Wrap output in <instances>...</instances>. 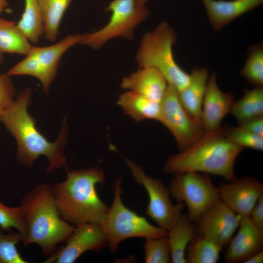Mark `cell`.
<instances>
[{"label":"cell","mask_w":263,"mask_h":263,"mask_svg":"<svg viewBox=\"0 0 263 263\" xmlns=\"http://www.w3.org/2000/svg\"><path fill=\"white\" fill-rule=\"evenodd\" d=\"M176 40L174 30L168 22H162L143 35L135 59L140 68L150 67L158 70L168 83L179 92L188 83L189 74L179 66L174 58L172 48Z\"/></svg>","instance_id":"obj_5"},{"label":"cell","mask_w":263,"mask_h":263,"mask_svg":"<svg viewBox=\"0 0 263 263\" xmlns=\"http://www.w3.org/2000/svg\"><path fill=\"white\" fill-rule=\"evenodd\" d=\"M126 161L136 183L142 185L148 194L149 203L146 214L159 227L169 231L181 217L185 204L177 202L174 205L170 198L169 188L161 180L147 175L132 161L127 158Z\"/></svg>","instance_id":"obj_10"},{"label":"cell","mask_w":263,"mask_h":263,"mask_svg":"<svg viewBox=\"0 0 263 263\" xmlns=\"http://www.w3.org/2000/svg\"><path fill=\"white\" fill-rule=\"evenodd\" d=\"M241 75L255 87L263 86V47L257 44L251 46L248 52L247 58L240 70Z\"/></svg>","instance_id":"obj_27"},{"label":"cell","mask_w":263,"mask_h":263,"mask_svg":"<svg viewBox=\"0 0 263 263\" xmlns=\"http://www.w3.org/2000/svg\"><path fill=\"white\" fill-rule=\"evenodd\" d=\"M229 113L235 118L238 124L263 116V88L245 90L243 97L233 102Z\"/></svg>","instance_id":"obj_24"},{"label":"cell","mask_w":263,"mask_h":263,"mask_svg":"<svg viewBox=\"0 0 263 263\" xmlns=\"http://www.w3.org/2000/svg\"><path fill=\"white\" fill-rule=\"evenodd\" d=\"M10 77L6 73L0 74V121L16 97V89Z\"/></svg>","instance_id":"obj_32"},{"label":"cell","mask_w":263,"mask_h":263,"mask_svg":"<svg viewBox=\"0 0 263 263\" xmlns=\"http://www.w3.org/2000/svg\"><path fill=\"white\" fill-rule=\"evenodd\" d=\"M187 249V263H216L222 251L213 242L197 234Z\"/></svg>","instance_id":"obj_26"},{"label":"cell","mask_w":263,"mask_h":263,"mask_svg":"<svg viewBox=\"0 0 263 263\" xmlns=\"http://www.w3.org/2000/svg\"><path fill=\"white\" fill-rule=\"evenodd\" d=\"M121 178H117L113 183V203L101 224L111 252H115L119 244L127 239L158 238L168 235V231L153 225L145 217L138 215L125 206L121 199Z\"/></svg>","instance_id":"obj_6"},{"label":"cell","mask_w":263,"mask_h":263,"mask_svg":"<svg viewBox=\"0 0 263 263\" xmlns=\"http://www.w3.org/2000/svg\"><path fill=\"white\" fill-rule=\"evenodd\" d=\"M3 61V54L0 51V63H2Z\"/></svg>","instance_id":"obj_38"},{"label":"cell","mask_w":263,"mask_h":263,"mask_svg":"<svg viewBox=\"0 0 263 263\" xmlns=\"http://www.w3.org/2000/svg\"><path fill=\"white\" fill-rule=\"evenodd\" d=\"M239 125L254 134L263 137V116L247 120Z\"/></svg>","instance_id":"obj_33"},{"label":"cell","mask_w":263,"mask_h":263,"mask_svg":"<svg viewBox=\"0 0 263 263\" xmlns=\"http://www.w3.org/2000/svg\"><path fill=\"white\" fill-rule=\"evenodd\" d=\"M226 138L233 143L244 148L263 150V137L254 134L242 126L224 127Z\"/></svg>","instance_id":"obj_30"},{"label":"cell","mask_w":263,"mask_h":263,"mask_svg":"<svg viewBox=\"0 0 263 263\" xmlns=\"http://www.w3.org/2000/svg\"><path fill=\"white\" fill-rule=\"evenodd\" d=\"M146 263H169L170 251L167 236L146 239L144 244Z\"/></svg>","instance_id":"obj_29"},{"label":"cell","mask_w":263,"mask_h":263,"mask_svg":"<svg viewBox=\"0 0 263 263\" xmlns=\"http://www.w3.org/2000/svg\"><path fill=\"white\" fill-rule=\"evenodd\" d=\"M229 183L221 184L219 198L241 218L249 217L260 196L263 185L256 178L244 176Z\"/></svg>","instance_id":"obj_14"},{"label":"cell","mask_w":263,"mask_h":263,"mask_svg":"<svg viewBox=\"0 0 263 263\" xmlns=\"http://www.w3.org/2000/svg\"><path fill=\"white\" fill-rule=\"evenodd\" d=\"M234 102L233 94L220 90L216 74L212 73L208 79L200 114L205 131H214L222 126V121L230 113Z\"/></svg>","instance_id":"obj_15"},{"label":"cell","mask_w":263,"mask_h":263,"mask_svg":"<svg viewBox=\"0 0 263 263\" xmlns=\"http://www.w3.org/2000/svg\"><path fill=\"white\" fill-rule=\"evenodd\" d=\"M239 227L238 232L226 246V263H244L263 250V230L256 226L249 217L242 218Z\"/></svg>","instance_id":"obj_16"},{"label":"cell","mask_w":263,"mask_h":263,"mask_svg":"<svg viewBox=\"0 0 263 263\" xmlns=\"http://www.w3.org/2000/svg\"><path fill=\"white\" fill-rule=\"evenodd\" d=\"M32 90L23 89L12 105L4 113L0 121L15 138L17 150L16 158L21 165L31 167L40 156L47 159V173L61 169L66 164L64 150L68 127L63 121L59 133L53 142H50L37 128L36 121L28 112L31 103Z\"/></svg>","instance_id":"obj_1"},{"label":"cell","mask_w":263,"mask_h":263,"mask_svg":"<svg viewBox=\"0 0 263 263\" xmlns=\"http://www.w3.org/2000/svg\"><path fill=\"white\" fill-rule=\"evenodd\" d=\"M226 137L224 127L206 131L190 147L167 160L168 173L203 172L221 176L228 181L237 178L234 170L236 158L244 149Z\"/></svg>","instance_id":"obj_4"},{"label":"cell","mask_w":263,"mask_h":263,"mask_svg":"<svg viewBox=\"0 0 263 263\" xmlns=\"http://www.w3.org/2000/svg\"><path fill=\"white\" fill-rule=\"evenodd\" d=\"M0 227L4 230L14 229L18 231L21 234L23 241L26 230L20 205L11 207L0 201Z\"/></svg>","instance_id":"obj_31"},{"label":"cell","mask_w":263,"mask_h":263,"mask_svg":"<svg viewBox=\"0 0 263 263\" xmlns=\"http://www.w3.org/2000/svg\"><path fill=\"white\" fill-rule=\"evenodd\" d=\"M196 235L195 223L192 222L187 214L182 215L174 226L168 231L171 263H187L185 251Z\"/></svg>","instance_id":"obj_21"},{"label":"cell","mask_w":263,"mask_h":263,"mask_svg":"<svg viewBox=\"0 0 263 263\" xmlns=\"http://www.w3.org/2000/svg\"><path fill=\"white\" fill-rule=\"evenodd\" d=\"M249 218L256 226L263 230V194L259 198L251 212Z\"/></svg>","instance_id":"obj_34"},{"label":"cell","mask_w":263,"mask_h":263,"mask_svg":"<svg viewBox=\"0 0 263 263\" xmlns=\"http://www.w3.org/2000/svg\"><path fill=\"white\" fill-rule=\"evenodd\" d=\"M66 244L47 257L44 263H73L88 251H98L108 245L102 226L85 223L75 226Z\"/></svg>","instance_id":"obj_13"},{"label":"cell","mask_w":263,"mask_h":263,"mask_svg":"<svg viewBox=\"0 0 263 263\" xmlns=\"http://www.w3.org/2000/svg\"><path fill=\"white\" fill-rule=\"evenodd\" d=\"M241 219L219 198L207 209L196 223V234L210 240L222 250L233 237Z\"/></svg>","instance_id":"obj_12"},{"label":"cell","mask_w":263,"mask_h":263,"mask_svg":"<svg viewBox=\"0 0 263 263\" xmlns=\"http://www.w3.org/2000/svg\"><path fill=\"white\" fill-rule=\"evenodd\" d=\"M19 205L26 230L23 245H38L47 258L58 244L66 242L75 229V225L61 217L49 184L35 187L23 197Z\"/></svg>","instance_id":"obj_3"},{"label":"cell","mask_w":263,"mask_h":263,"mask_svg":"<svg viewBox=\"0 0 263 263\" xmlns=\"http://www.w3.org/2000/svg\"><path fill=\"white\" fill-rule=\"evenodd\" d=\"M104 181V171L97 167L67 171L65 180L52 186L61 217L75 226L85 223L101 225L109 207L99 197L95 186Z\"/></svg>","instance_id":"obj_2"},{"label":"cell","mask_w":263,"mask_h":263,"mask_svg":"<svg viewBox=\"0 0 263 263\" xmlns=\"http://www.w3.org/2000/svg\"><path fill=\"white\" fill-rule=\"evenodd\" d=\"M13 230H4L0 227V263H28L17 247L22 242L23 237L19 232Z\"/></svg>","instance_id":"obj_28"},{"label":"cell","mask_w":263,"mask_h":263,"mask_svg":"<svg viewBox=\"0 0 263 263\" xmlns=\"http://www.w3.org/2000/svg\"><path fill=\"white\" fill-rule=\"evenodd\" d=\"M263 263V250H262L258 253L255 254L244 262V263Z\"/></svg>","instance_id":"obj_35"},{"label":"cell","mask_w":263,"mask_h":263,"mask_svg":"<svg viewBox=\"0 0 263 263\" xmlns=\"http://www.w3.org/2000/svg\"><path fill=\"white\" fill-rule=\"evenodd\" d=\"M169 188L174 200L187 207V215L195 224L207 209L219 198V188L207 174L197 172L174 174Z\"/></svg>","instance_id":"obj_9"},{"label":"cell","mask_w":263,"mask_h":263,"mask_svg":"<svg viewBox=\"0 0 263 263\" xmlns=\"http://www.w3.org/2000/svg\"><path fill=\"white\" fill-rule=\"evenodd\" d=\"M208 77L209 72L207 68L193 69L189 74L188 85L178 91L179 99L183 107L192 116L200 119Z\"/></svg>","instance_id":"obj_19"},{"label":"cell","mask_w":263,"mask_h":263,"mask_svg":"<svg viewBox=\"0 0 263 263\" xmlns=\"http://www.w3.org/2000/svg\"><path fill=\"white\" fill-rule=\"evenodd\" d=\"M72 0H38L45 38L55 41L64 13Z\"/></svg>","instance_id":"obj_22"},{"label":"cell","mask_w":263,"mask_h":263,"mask_svg":"<svg viewBox=\"0 0 263 263\" xmlns=\"http://www.w3.org/2000/svg\"><path fill=\"white\" fill-rule=\"evenodd\" d=\"M106 10L111 13L108 23L97 31L84 34L79 44L97 50L114 38L132 40L135 29L150 15L146 6L139 5L136 0H112Z\"/></svg>","instance_id":"obj_7"},{"label":"cell","mask_w":263,"mask_h":263,"mask_svg":"<svg viewBox=\"0 0 263 263\" xmlns=\"http://www.w3.org/2000/svg\"><path fill=\"white\" fill-rule=\"evenodd\" d=\"M160 122L174 137L180 152L184 151L198 141L205 132L200 119L190 114L182 105L178 91L168 86L161 101Z\"/></svg>","instance_id":"obj_11"},{"label":"cell","mask_w":263,"mask_h":263,"mask_svg":"<svg viewBox=\"0 0 263 263\" xmlns=\"http://www.w3.org/2000/svg\"><path fill=\"white\" fill-rule=\"evenodd\" d=\"M17 23L30 42L39 41L43 28L38 0H24V11Z\"/></svg>","instance_id":"obj_25"},{"label":"cell","mask_w":263,"mask_h":263,"mask_svg":"<svg viewBox=\"0 0 263 263\" xmlns=\"http://www.w3.org/2000/svg\"><path fill=\"white\" fill-rule=\"evenodd\" d=\"M8 3L7 0H0V12L6 8Z\"/></svg>","instance_id":"obj_36"},{"label":"cell","mask_w":263,"mask_h":263,"mask_svg":"<svg viewBox=\"0 0 263 263\" xmlns=\"http://www.w3.org/2000/svg\"><path fill=\"white\" fill-rule=\"evenodd\" d=\"M117 104L126 114L137 122L146 119L160 120L161 103L135 92L128 91L121 94Z\"/></svg>","instance_id":"obj_20"},{"label":"cell","mask_w":263,"mask_h":263,"mask_svg":"<svg viewBox=\"0 0 263 263\" xmlns=\"http://www.w3.org/2000/svg\"><path fill=\"white\" fill-rule=\"evenodd\" d=\"M149 0H136L137 4L140 6H145L146 3Z\"/></svg>","instance_id":"obj_37"},{"label":"cell","mask_w":263,"mask_h":263,"mask_svg":"<svg viewBox=\"0 0 263 263\" xmlns=\"http://www.w3.org/2000/svg\"><path fill=\"white\" fill-rule=\"evenodd\" d=\"M83 34L69 35L55 44L45 47L33 46L25 57L6 73L10 76L30 75L41 83L47 94L55 80L60 59L70 48L79 44Z\"/></svg>","instance_id":"obj_8"},{"label":"cell","mask_w":263,"mask_h":263,"mask_svg":"<svg viewBox=\"0 0 263 263\" xmlns=\"http://www.w3.org/2000/svg\"><path fill=\"white\" fill-rule=\"evenodd\" d=\"M209 22L219 30L239 17L263 3V0H201Z\"/></svg>","instance_id":"obj_17"},{"label":"cell","mask_w":263,"mask_h":263,"mask_svg":"<svg viewBox=\"0 0 263 263\" xmlns=\"http://www.w3.org/2000/svg\"><path fill=\"white\" fill-rule=\"evenodd\" d=\"M168 86V83L163 75L156 69L150 67L140 68L124 77L121 83L122 88L158 102H161Z\"/></svg>","instance_id":"obj_18"},{"label":"cell","mask_w":263,"mask_h":263,"mask_svg":"<svg viewBox=\"0 0 263 263\" xmlns=\"http://www.w3.org/2000/svg\"><path fill=\"white\" fill-rule=\"evenodd\" d=\"M32 45L17 22L0 18V51L26 56Z\"/></svg>","instance_id":"obj_23"}]
</instances>
